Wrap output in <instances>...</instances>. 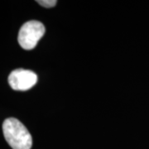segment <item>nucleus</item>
I'll return each instance as SVG.
<instances>
[{
	"label": "nucleus",
	"mask_w": 149,
	"mask_h": 149,
	"mask_svg": "<svg viewBox=\"0 0 149 149\" xmlns=\"http://www.w3.org/2000/svg\"><path fill=\"white\" fill-rule=\"evenodd\" d=\"M3 133L13 149H31L32 139L27 128L15 118H8L3 123Z\"/></svg>",
	"instance_id": "f257e3e1"
},
{
	"label": "nucleus",
	"mask_w": 149,
	"mask_h": 149,
	"mask_svg": "<svg viewBox=\"0 0 149 149\" xmlns=\"http://www.w3.org/2000/svg\"><path fill=\"white\" fill-rule=\"evenodd\" d=\"M45 31V27L41 22L33 20L25 22L18 33L19 45L24 50H32L43 37Z\"/></svg>",
	"instance_id": "f03ea898"
},
{
	"label": "nucleus",
	"mask_w": 149,
	"mask_h": 149,
	"mask_svg": "<svg viewBox=\"0 0 149 149\" xmlns=\"http://www.w3.org/2000/svg\"><path fill=\"white\" fill-rule=\"evenodd\" d=\"M37 82V75L30 70H14L8 76L9 85L14 91H28L36 85Z\"/></svg>",
	"instance_id": "7ed1b4c3"
},
{
	"label": "nucleus",
	"mask_w": 149,
	"mask_h": 149,
	"mask_svg": "<svg viewBox=\"0 0 149 149\" xmlns=\"http://www.w3.org/2000/svg\"><path fill=\"white\" fill-rule=\"evenodd\" d=\"M37 3L45 8H52L56 4L57 2L56 0H37Z\"/></svg>",
	"instance_id": "20e7f679"
}]
</instances>
